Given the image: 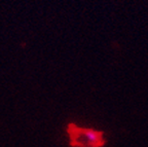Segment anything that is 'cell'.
Returning a JSON list of instances; mask_svg holds the SVG:
<instances>
[{
	"label": "cell",
	"instance_id": "1",
	"mask_svg": "<svg viewBox=\"0 0 148 147\" xmlns=\"http://www.w3.org/2000/svg\"><path fill=\"white\" fill-rule=\"evenodd\" d=\"M65 131L70 147H105L107 145L106 134L103 130L82 126L70 122Z\"/></svg>",
	"mask_w": 148,
	"mask_h": 147
}]
</instances>
